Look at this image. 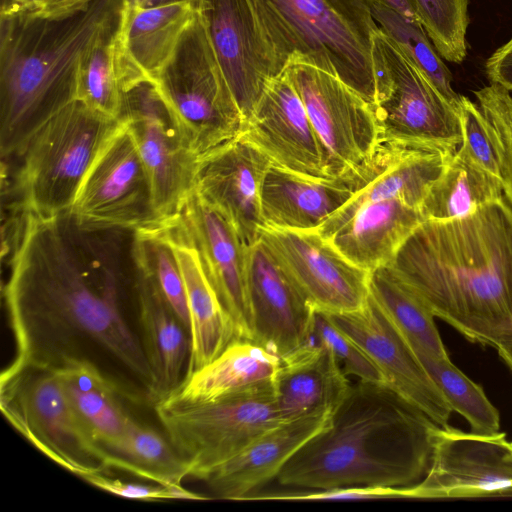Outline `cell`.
<instances>
[{"instance_id": "obj_23", "label": "cell", "mask_w": 512, "mask_h": 512, "mask_svg": "<svg viewBox=\"0 0 512 512\" xmlns=\"http://www.w3.org/2000/svg\"><path fill=\"white\" fill-rule=\"evenodd\" d=\"M195 15L194 0L137 10L122 7L114 56L123 92L152 81L172 57Z\"/></svg>"}, {"instance_id": "obj_25", "label": "cell", "mask_w": 512, "mask_h": 512, "mask_svg": "<svg viewBox=\"0 0 512 512\" xmlns=\"http://www.w3.org/2000/svg\"><path fill=\"white\" fill-rule=\"evenodd\" d=\"M157 228L173 249L185 285L190 323V357L186 378L214 360L238 339L237 332L232 318L211 286L198 251L178 215L159 223Z\"/></svg>"}, {"instance_id": "obj_16", "label": "cell", "mask_w": 512, "mask_h": 512, "mask_svg": "<svg viewBox=\"0 0 512 512\" xmlns=\"http://www.w3.org/2000/svg\"><path fill=\"white\" fill-rule=\"evenodd\" d=\"M244 120L279 73L250 0H194Z\"/></svg>"}, {"instance_id": "obj_33", "label": "cell", "mask_w": 512, "mask_h": 512, "mask_svg": "<svg viewBox=\"0 0 512 512\" xmlns=\"http://www.w3.org/2000/svg\"><path fill=\"white\" fill-rule=\"evenodd\" d=\"M503 196L500 178L456 150L445 156L443 170L424 199L421 212L425 220H451L473 214Z\"/></svg>"}, {"instance_id": "obj_38", "label": "cell", "mask_w": 512, "mask_h": 512, "mask_svg": "<svg viewBox=\"0 0 512 512\" xmlns=\"http://www.w3.org/2000/svg\"><path fill=\"white\" fill-rule=\"evenodd\" d=\"M117 29L104 35L90 51L82 68L78 100L104 115L120 119L123 90L114 56Z\"/></svg>"}, {"instance_id": "obj_27", "label": "cell", "mask_w": 512, "mask_h": 512, "mask_svg": "<svg viewBox=\"0 0 512 512\" xmlns=\"http://www.w3.org/2000/svg\"><path fill=\"white\" fill-rule=\"evenodd\" d=\"M353 196L342 178H313L270 165L261 188L264 227L318 230Z\"/></svg>"}, {"instance_id": "obj_24", "label": "cell", "mask_w": 512, "mask_h": 512, "mask_svg": "<svg viewBox=\"0 0 512 512\" xmlns=\"http://www.w3.org/2000/svg\"><path fill=\"white\" fill-rule=\"evenodd\" d=\"M332 414L324 412L283 421L259 435L203 481L216 498L245 500L276 479L292 456L329 425Z\"/></svg>"}, {"instance_id": "obj_6", "label": "cell", "mask_w": 512, "mask_h": 512, "mask_svg": "<svg viewBox=\"0 0 512 512\" xmlns=\"http://www.w3.org/2000/svg\"><path fill=\"white\" fill-rule=\"evenodd\" d=\"M121 122L80 100L48 120L19 156L15 189L23 213L41 218L69 214L83 178Z\"/></svg>"}, {"instance_id": "obj_14", "label": "cell", "mask_w": 512, "mask_h": 512, "mask_svg": "<svg viewBox=\"0 0 512 512\" xmlns=\"http://www.w3.org/2000/svg\"><path fill=\"white\" fill-rule=\"evenodd\" d=\"M259 240L316 312L361 309L369 296V273L356 266L317 230L262 227Z\"/></svg>"}, {"instance_id": "obj_31", "label": "cell", "mask_w": 512, "mask_h": 512, "mask_svg": "<svg viewBox=\"0 0 512 512\" xmlns=\"http://www.w3.org/2000/svg\"><path fill=\"white\" fill-rule=\"evenodd\" d=\"M55 370L78 422L98 448L119 438L133 418L119 389L86 361H70Z\"/></svg>"}, {"instance_id": "obj_12", "label": "cell", "mask_w": 512, "mask_h": 512, "mask_svg": "<svg viewBox=\"0 0 512 512\" xmlns=\"http://www.w3.org/2000/svg\"><path fill=\"white\" fill-rule=\"evenodd\" d=\"M320 141L328 178H345L381 142L371 103L337 76L291 58L286 67Z\"/></svg>"}, {"instance_id": "obj_50", "label": "cell", "mask_w": 512, "mask_h": 512, "mask_svg": "<svg viewBox=\"0 0 512 512\" xmlns=\"http://www.w3.org/2000/svg\"><path fill=\"white\" fill-rule=\"evenodd\" d=\"M509 342H512V336L510 337V339L506 343H509Z\"/></svg>"}, {"instance_id": "obj_11", "label": "cell", "mask_w": 512, "mask_h": 512, "mask_svg": "<svg viewBox=\"0 0 512 512\" xmlns=\"http://www.w3.org/2000/svg\"><path fill=\"white\" fill-rule=\"evenodd\" d=\"M69 216L90 231L133 233L161 223L137 145L123 120L83 178Z\"/></svg>"}, {"instance_id": "obj_18", "label": "cell", "mask_w": 512, "mask_h": 512, "mask_svg": "<svg viewBox=\"0 0 512 512\" xmlns=\"http://www.w3.org/2000/svg\"><path fill=\"white\" fill-rule=\"evenodd\" d=\"M239 137L285 170L328 178L320 141L287 71L273 77Z\"/></svg>"}, {"instance_id": "obj_26", "label": "cell", "mask_w": 512, "mask_h": 512, "mask_svg": "<svg viewBox=\"0 0 512 512\" xmlns=\"http://www.w3.org/2000/svg\"><path fill=\"white\" fill-rule=\"evenodd\" d=\"M351 386L337 359L314 338L280 357L273 382L276 405L284 420L333 413Z\"/></svg>"}, {"instance_id": "obj_44", "label": "cell", "mask_w": 512, "mask_h": 512, "mask_svg": "<svg viewBox=\"0 0 512 512\" xmlns=\"http://www.w3.org/2000/svg\"><path fill=\"white\" fill-rule=\"evenodd\" d=\"M95 0H31L23 13L45 19H62L86 10Z\"/></svg>"}, {"instance_id": "obj_17", "label": "cell", "mask_w": 512, "mask_h": 512, "mask_svg": "<svg viewBox=\"0 0 512 512\" xmlns=\"http://www.w3.org/2000/svg\"><path fill=\"white\" fill-rule=\"evenodd\" d=\"M370 357L385 385L428 415L440 427L449 425L453 410L406 338L368 296L354 312L329 315Z\"/></svg>"}, {"instance_id": "obj_13", "label": "cell", "mask_w": 512, "mask_h": 512, "mask_svg": "<svg viewBox=\"0 0 512 512\" xmlns=\"http://www.w3.org/2000/svg\"><path fill=\"white\" fill-rule=\"evenodd\" d=\"M120 119L137 145L157 216L163 222L179 215L195 189L199 159L182 140L152 82L123 92Z\"/></svg>"}, {"instance_id": "obj_36", "label": "cell", "mask_w": 512, "mask_h": 512, "mask_svg": "<svg viewBox=\"0 0 512 512\" xmlns=\"http://www.w3.org/2000/svg\"><path fill=\"white\" fill-rule=\"evenodd\" d=\"M373 17L428 76L442 96L458 111L461 95L452 87V74L419 22L412 21L384 0H370Z\"/></svg>"}, {"instance_id": "obj_3", "label": "cell", "mask_w": 512, "mask_h": 512, "mask_svg": "<svg viewBox=\"0 0 512 512\" xmlns=\"http://www.w3.org/2000/svg\"><path fill=\"white\" fill-rule=\"evenodd\" d=\"M439 428L388 386L358 380L276 480L306 490L411 486L429 469Z\"/></svg>"}, {"instance_id": "obj_19", "label": "cell", "mask_w": 512, "mask_h": 512, "mask_svg": "<svg viewBox=\"0 0 512 512\" xmlns=\"http://www.w3.org/2000/svg\"><path fill=\"white\" fill-rule=\"evenodd\" d=\"M196 247L203 270L232 318L238 339L254 337L248 288V247L234 227L194 191L178 215Z\"/></svg>"}, {"instance_id": "obj_49", "label": "cell", "mask_w": 512, "mask_h": 512, "mask_svg": "<svg viewBox=\"0 0 512 512\" xmlns=\"http://www.w3.org/2000/svg\"><path fill=\"white\" fill-rule=\"evenodd\" d=\"M496 350L501 360L512 371V342L505 343L499 346Z\"/></svg>"}, {"instance_id": "obj_43", "label": "cell", "mask_w": 512, "mask_h": 512, "mask_svg": "<svg viewBox=\"0 0 512 512\" xmlns=\"http://www.w3.org/2000/svg\"><path fill=\"white\" fill-rule=\"evenodd\" d=\"M84 481L103 491L116 496L144 501H160L172 499L207 500L209 497L189 491L182 484L154 485L124 482L112 478L108 473H93L81 477Z\"/></svg>"}, {"instance_id": "obj_41", "label": "cell", "mask_w": 512, "mask_h": 512, "mask_svg": "<svg viewBox=\"0 0 512 512\" xmlns=\"http://www.w3.org/2000/svg\"><path fill=\"white\" fill-rule=\"evenodd\" d=\"M313 338L333 354L347 376L385 385L383 375L370 357L327 314L315 312Z\"/></svg>"}, {"instance_id": "obj_1", "label": "cell", "mask_w": 512, "mask_h": 512, "mask_svg": "<svg viewBox=\"0 0 512 512\" xmlns=\"http://www.w3.org/2000/svg\"><path fill=\"white\" fill-rule=\"evenodd\" d=\"M4 297L16 344L12 366H96L136 403H152L135 268L124 231H90L69 214L23 213Z\"/></svg>"}, {"instance_id": "obj_4", "label": "cell", "mask_w": 512, "mask_h": 512, "mask_svg": "<svg viewBox=\"0 0 512 512\" xmlns=\"http://www.w3.org/2000/svg\"><path fill=\"white\" fill-rule=\"evenodd\" d=\"M123 0H95L62 19L1 15L0 152L19 157L32 136L78 100L94 45L118 28Z\"/></svg>"}, {"instance_id": "obj_15", "label": "cell", "mask_w": 512, "mask_h": 512, "mask_svg": "<svg viewBox=\"0 0 512 512\" xmlns=\"http://www.w3.org/2000/svg\"><path fill=\"white\" fill-rule=\"evenodd\" d=\"M410 499L490 497L512 492V441L450 425L436 433L429 469Z\"/></svg>"}, {"instance_id": "obj_7", "label": "cell", "mask_w": 512, "mask_h": 512, "mask_svg": "<svg viewBox=\"0 0 512 512\" xmlns=\"http://www.w3.org/2000/svg\"><path fill=\"white\" fill-rule=\"evenodd\" d=\"M151 82L198 159L241 134L244 117L197 11L172 57Z\"/></svg>"}, {"instance_id": "obj_22", "label": "cell", "mask_w": 512, "mask_h": 512, "mask_svg": "<svg viewBox=\"0 0 512 512\" xmlns=\"http://www.w3.org/2000/svg\"><path fill=\"white\" fill-rule=\"evenodd\" d=\"M253 341L282 357L313 338L315 310L258 240L248 247Z\"/></svg>"}, {"instance_id": "obj_29", "label": "cell", "mask_w": 512, "mask_h": 512, "mask_svg": "<svg viewBox=\"0 0 512 512\" xmlns=\"http://www.w3.org/2000/svg\"><path fill=\"white\" fill-rule=\"evenodd\" d=\"M279 365L280 357L265 347L252 340L236 339L162 401L194 405L250 392L272 385Z\"/></svg>"}, {"instance_id": "obj_40", "label": "cell", "mask_w": 512, "mask_h": 512, "mask_svg": "<svg viewBox=\"0 0 512 512\" xmlns=\"http://www.w3.org/2000/svg\"><path fill=\"white\" fill-rule=\"evenodd\" d=\"M496 147L504 197L512 207V94L490 83L474 92Z\"/></svg>"}, {"instance_id": "obj_46", "label": "cell", "mask_w": 512, "mask_h": 512, "mask_svg": "<svg viewBox=\"0 0 512 512\" xmlns=\"http://www.w3.org/2000/svg\"><path fill=\"white\" fill-rule=\"evenodd\" d=\"M190 0H123L124 10H137Z\"/></svg>"}, {"instance_id": "obj_39", "label": "cell", "mask_w": 512, "mask_h": 512, "mask_svg": "<svg viewBox=\"0 0 512 512\" xmlns=\"http://www.w3.org/2000/svg\"><path fill=\"white\" fill-rule=\"evenodd\" d=\"M440 56L460 64L467 55L468 0H409Z\"/></svg>"}, {"instance_id": "obj_5", "label": "cell", "mask_w": 512, "mask_h": 512, "mask_svg": "<svg viewBox=\"0 0 512 512\" xmlns=\"http://www.w3.org/2000/svg\"><path fill=\"white\" fill-rule=\"evenodd\" d=\"M279 73L291 58L325 70L372 105L373 37L380 26L370 0H250Z\"/></svg>"}, {"instance_id": "obj_30", "label": "cell", "mask_w": 512, "mask_h": 512, "mask_svg": "<svg viewBox=\"0 0 512 512\" xmlns=\"http://www.w3.org/2000/svg\"><path fill=\"white\" fill-rule=\"evenodd\" d=\"M424 220L420 209L400 199L368 202L328 240L353 264L371 272L387 265Z\"/></svg>"}, {"instance_id": "obj_37", "label": "cell", "mask_w": 512, "mask_h": 512, "mask_svg": "<svg viewBox=\"0 0 512 512\" xmlns=\"http://www.w3.org/2000/svg\"><path fill=\"white\" fill-rule=\"evenodd\" d=\"M157 225L131 234L132 260L134 266L155 283L190 331L186 291L179 264Z\"/></svg>"}, {"instance_id": "obj_32", "label": "cell", "mask_w": 512, "mask_h": 512, "mask_svg": "<svg viewBox=\"0 0 512 512\" xmlns=\"http://www.w3.org/2000/svg\"><path fill=\"white\" fill-rule=\"evenodd\" d=\"M99 449L109 469H119L154 483L177 485L190 476L188 463L167 435L134 417L119 438Z\"/></svg>"}, {"instance_id": "obj_47", "label": "cell", "mask_w": 512, "mask_h": 512, "mask_svg": "<svg viewBox=\"0 0 512 512\" xmlns=\"http://www.w3.org/2000/svg\"><path fill=\"white\" fill-rule=\"evenodd\" d=\"M387 4H389L393 9L401 13L406 18L419 22L418 17L409 2V0H384ZM420 23V22H419Z\"/></svg>"}, {"instance_id": "obj_34", "label": "cell", "mask_w": 512, "mask_h": 512, "mask_svg": "<svg viewBox=\"0 0 512 512\" xmlns=\"http://www.w3.org/2000/svg\"><path fill=\"white\" fill-rule=\"evenodd\" d=\"M368 286L370 296L412 348L449 359L434 315L387 265L369 273Z\"/></svg>"}, {"instance_id": "obj_42", "label": "cell", "mask_w": 512, "mask_h": 512, "mask_svg": "<svg viewBox=\"0 0 512 512\" xmlns=\"http://www.w3.org/2000/svg\"><path fill=\"white\" fill-rule=\"evenodd\" d=\"M459 115L463 138L457 150L481 169L501 179L498 153L479 106L461 95Z\"/></svg>"}, {"instance_id": "obj_28", "label": "cell", "mask_w": 512, "mask_h": 512, "mask_svg": "<svg viewBox=\"0 0 512 512\" xmlns=\"http://www.w3.org/2000/svg\"><path fill=\"white\" fill-rule=\"evenodd\" d=\"M134 268L141 336L152 374L154 406L173 393L185 378L190 357V331L155 283Z\"/></svg>"}, {"instance_id": "obj_35", "label": "cell", "mask_w": 512, "mask_h": 512, "mask_svg": "<svg viewBox=\"0 0 512 512\" xmlns=\"http://www.w3.org/2000/svg\"><path fill=\"white\" fill-rule=\"evenodd\" d=\"M412 349L442 391L453 412L460 414L469 423L471 432L482 435L499 432V411L480 385L457 368L450 358H438L423 350Z\"/></svg>"}, {"instance_id": "obj_21", "label": "cell", "mask_w": 512, "mask_h": 512, "mask_svg": "<svg viewBox=\"0 0 512 512\" xmlns=\"http://www.w3.org/2000/svg\"><path fill=\"white\" fill-rule=\"evenodd\" d=\"M445 156L381 141L373 154L344 178L353 190L351 199L317 231L330 239L368 202L400 199L421 210L432 184L443 170Z\"/></svg>"}, {"instance_id": "obj_45", "label": "cell", "mask_w": 512, "mask_h": 512, "mask_svg": "<svg viewBox=\"0 0 512 512\" xmlns=\"http://www.w3.org/2000/svg\"><path fill=\"white\" fill-rule=\"evenodd\" d=\"M485 71L490 83L512 92V38L488 58Z\"/></svg>"}, {"instance_id": "obj_9", "label": "cell", "mask_w": 512, "mask_h": 512, "mask_svg": "<svg viewBox=\"0 0 512 512\" xmlns=\"http://www.w3.org/2000/svg\"><path fill=\"white\" fill-rule=\"evenodd\" d=\"M0 407L18 433L69 472L81 478L110 470L78 422L57 370L9 365L0 378Z\"/></svg>"}, {"instance_id": "obj_20", "label": "cell", "mask_w": 512, "mask_h": 512, "mask_svg": "<svg viewBox=\"0 0 512 512\" xmlns=\"http://www.w3.org/2000/svg\"><path fill=\"white\" fill-rule=\"evenodd\" d=\"M256 147L237 137L198 161L195 190L237 231L247 246L264 227L261 188L271 165Z\"/></svg>"}, {"instance_id": "obj_8", "label": "cell", "mask_w": 512, "mask_h": 512, "mask_svg": "<svg viewBox=\"0 0 512 512\" xmlns=\"http://www.w3.org/2000/svg\"><path fill=\"white\" fill-rule=\"evenodd\" d=\"M381 141L448 155L462 143L459 111L381 28L372 43Z\"/></svg>"}, {"instance_id": "obj_2", "label": "cell", "mask_w": 512, "mask_h": 512, "mask_svg": "<svg viewBox=\"0 0 512 512\" xmlns=\"http://www.w3.org/2000/svg\"><path fill=\"white\" fill-rule=\"evenodd\" d=\"M387 266L468 341L497 349L512 336V207L504 196L465 217L424 220Z\"/></svg>"}, {"instance_id": "obj_10", "label": "cell", "mask_w": 512, "mask_h": 512, "mask_svg": "<svg viewBox=\"0 0 512 512\" xmlns=\"http://www.w3.org/2000/svg\"><path fill=\"white\" fill-rule=\"evenodd\" d=\"M165 434L188 463L190 476L203 481L259 435L284 420L273 384L215 402L153 406Z\"/></svg>"}, {"instance_id": "obj_48", "label": "cell", "mask_w": 512, "mask_h": 512, "mask_svg": "<svg viewBox=\"0 0 512 512\" xmlns=\"http://www.w3.org/2000/svg\"><path fill=\"white\" fill-rule=\"evenodd\" d=\"M31 0H2L1 15H12L25 11Z\"/></svg>"}]
</instances>
